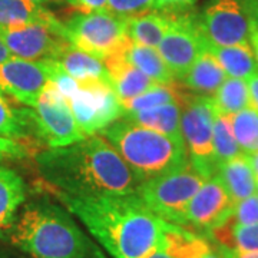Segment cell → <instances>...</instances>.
<instances>
[{"mask_svg": "<svg viewBox=\"0 0 258 258\" xmlns=\"http://www.w3.org/2000/svg\"><path fill=\"white\" fill-rule=\"evenodd\" d=\"M172 15H165L154 10H148L137 16L125 19L126 35L129 40L144 46L158 49L162 37L171 25Z\"/></svg>", "mask_w": 258, "mask_h": 258, "instance_id": "obj_23", "label": "cell"}, {"mask_svg": "<svg viewBox=\"0 0 258 258\" xmlns=\"http://www.w3.org/2000/svg\"><path fill=\"white\" fill-rule=\"evenodd\" d=\"M66 101L85 137L96 135V132L99 134L102 129L123 118L119 98L108 83H79Z\"/></svg>", "mask_w": 258, "mask_h": 258, "instance_id": "obj_8", "label": "cell"}, {"mask_svg": "<svg viewBox=\"0 0 258 258\" xmlns=\"http://www.w3.org/2000/svg\"><path fill=\"white\" fill-rule=\"evenodd\" d=\"M36 135L47 148H60L86 138L75 119L72 109L63 95L52 85L40 95L30 108Z\"/></svg>", "mask_w": 258, "mask_h": 258, "instance_id": "obj_9", "label": "cell"}, {"mask_svg": "<svg viewBox=\"0 0 258 258\" xmlns=\"http://www.w3.org/2000/svg\"><path fill=\"white\" fill-rule=\"evenodd\" d=\"M211 101L215 111L228 116L248 108L251 106V98L247 81L227 76L211 96Z\"/></svg>", "mask_w": 258, "mask_h": 258, "instance_id": "obj_28", "label": "cell"}, {"mask_svg": "<svg viewBox=\"0 0 258 258\" xmlns=\"http://www.w3.org/2000/svg\"><path fill=\"white\" fill-rule=\"evenodd\" d=\"M247 158H248L249 164H251L252 169H254V174H255V176L258 178V151L257 152H254V154L247 155Z\"/></svg>", "mask_w": 258, "mask_h": 258, "instance_id": "obj_42", "label": "cell"}, {"mask_svg": "<svg viewBox=\"0 0 258 258\" xmlns=\"http://www.w3.org/2000/svg\"><path fill=\"white\" fill-rule=\"evenodd\" d=\"M46 23L59 26L62 22L52 12L33 0H0V26Z\"/></svg>", "mask_w": 258, "mask_h": 258, "instance_id": "obj_24", "label": "cell"}, {"mask_svg": "<svg viewBox=\"0 0 258 258\" xmlns=\"http://www.w3.org/2000/svg\"><path fill=\"white\" fill-rule=\"evenodd\" d=\"M64 2L81 12L106 9V3H108V0H64Z\"/></svg>", "mask_w": 258, "mask_h": 258, "instance_id": "obj_36", "label": "cell"}, {"mask_svg": "<svg viewBox=\"0 0 258 258\" xmlns=\"http://www.w3.org/2000/svg\"><path fill=\"white\" fill-rule=\"evenodd\" d=\"M207 179L188 161L172 171L142 181L135 194L159 218L184 227L185 208Z\"/></svg>", "mask_w": 258, "mask_h": 258, "instance_id": "obj_5", "label": "cell"}, {"mask_svg": "<svg viewBox=\"0 0 258 258\" xmlns=\"http://www.w3.org/2000/svg\"><path fill=\"white\" fill-rule=\"evenodd\" d=\"M36 161L42 176L56 191L75 197L126 195L142 182L102 135L49 148Z\"/></svg>", "mask_w": 258, "mask_h": 258, "instance_id": "obj_2", "label": "cell"}, {"mask_svg": "<svg viewBox=\"0 0 258 258\" xmlns=\"http://www.w3.org/2000/svg\"><path fill=\"white\" fill-rule=\"evenodd\" d=\"M212 145H214V157L218 165L225 161H230L232 158L242 155L232 131L231 118L228 115H222L217 111L214 113Z\"/></svg>", "mask_w": 258, "mask_h": 258, "instance_id": "obj_30", "label": "cell"}, {"mask_svg": "<svg viewBox=\"0 0 258 258\" xmlns=\"http://www.w3.org/2000/svg\"><path fill=\"white\" fill-rule=\"evenodd\" d=\"M63 26L66 40L72 46L101 60L123 52L131 43L125 19L108 9L79 10Z\"/></svg>", "mask_w": 258, "mask_h": 258, "instance_id": "obj_6", "label": "cell"}, {"mask_svg": "<svg viewBox=\"0 0 258 258\" xmlns=\"http://www.w3.org/2000/svg\"><path fill=\"white\" fill-rule=\"evenodd\" d=\"M234 203L218 175L210 176L197 191L184 212V227L210 232L230 217Z\"/></svg>", "mask_w": 258, "mask_h": 258, "instance_id": "obj_14", "label": "cell"}, {"mask_svg": "<svg viewBox=\"0 0 258 258\" xmlns=\"http://www.w3.org/2000/svg\"><path fill=\"white\" fill-rule=\"evenodd\" d=\"M9 57H12V53L9 52V49L5 46V43L2 42V39H0V63L5 62V60H8Z\"/></svg>", "mask_w": 258, "mask_h": 258, "instance_id": "obj_43", "label": "cell"}, {"mask_svg": "<svg viewBox=\"0 0 258 258\" xmlns=\"http://www.w3.org/2000/svg\"><path fill=\"white\" fill-rule=\"evenodd\" d=\"M186 93L179 91V88L175 83H157L154 88H151L147 92L141 93L138 96L126 99V101H120V105L123 108V115L128 112L135 111H145L151 109L159 105H165V103H172V102H179L184 103Z\"/></svg>", "mask_w": 258, "mask_h": 258, "instance_id": "obj_29", "label": "cell"}, {"mask_svg": "<svg viewBox=\"0 0 258 258\" xmlns=\"http://www.w3.org/2000/svg\"><path fill=\"white\" fill-rule=\"evenodd\" d=\"M8 235L30 258H106L71 212L49 201L23 204Z\"/></svg>", "mask_w": 258, "mask_h": 258, "instance_id": "obj_3", "label": "cell"}, {"mask_svg": "<svg viewBox=\"0 0 258 258\" xmlns=\"http://www.w3.org/2000/svg\"><path fill=\"white\" fill-rule=\"evenodd\" d=\"M129 63L138 68L141 72L149 76L158 83H175V78L169 68L166 66L165 60L159 55L155 47L144 46L131 42L126 49L122 52Z\"/></svg>", "mask_w": 258, "mask_h": 258, "instance_id": "obj_25", "label": "cell"}, {"mask_svg": "<svg viewBox=\"0 0 258 258\" xmlns=\"http://www.w3.org/2000/svg\"><path fill=\"white\" fill-rule=\"evenodd\" d=\"M231 125L241 152L249 155L258 151V111L248 106L231 115Z\"/></svg>", "mask_w": 258, "mask_h": 258, "instance_id": "obj_31", "label": "cell"}, {"mask_svg": "<svg viewBox=\"0 0 258 258\" xmlns=\"http://www.w3.org/2000/svg\"><path fill=\"white\" fill-rule=\"evenodd\" d=\"M203 50L204 37L198 29L197 16L189 12L172 15L171 25L158 46V52L175 81H182Z\"/></svg>", "mask_w": 258, "mask_h": 258, "instance_id": "obj_12", "label": "cell"}, {"mask_svg": "<svg viewBox=\"0 0 258 258\" xmlns=\"http://www.w3.org/2000/svg\"><path fill=\"white\" fill-rule=\"evenodd\" d=\"M207 43L217 46L249 45V19L240 0H208L197 16Z\"/></svg>", "mask_w": 258, "mask_h": 258, "instance_id": "obj_10", "label": "cell"}, {"mask_svg": "<svg viewBox=\"0 0 258 258\" xmlns=\"http://www.w3.org/2000/svg\"><path fill=\"white\" fill-rule=\"evenodd\" d=\"M210 237L218 247L238 251H258V222L232 224L224 221L210 232Z\"/></svg>", "mask_w": 258, "mask_h": 258, "instance_id": "obj_27", "label": "cell"}, {"mask_svg": "<svg viewBox=\"0 0 258 258\" xmlns=\"http://www.w3.org/2000/svg\"><path fill=\"white\" fill-rule=\"evenodd\" d=\"M26 201V184L9 166L0 165V237L9 232L19 210Z\"/></svg>", "mask_w": 258, "mask_h": 258, "instance_id": "obj_18", "label": "cell"}, {"mask_svg": "<svg viewBox=\"0 0 258 258\" xmlns=\"http://www.w3.org/2000/svg\"><path fill=\"white\" fill-rule=\"evenodd\" d=\"M249 45L252 47V52H254L255 60L258 63V28L252 26V25H251V29H249Z\"/></svg>", "mask_w": 258, "mask_h": 258, "instance_id": "obj_40", "label": "cell"}, {"mask_svg": "<svg viewBox=\"0 0 258 258\" xmlns=\"http://www.w3.org/2000/svg\"><path fill=\"white\" fill-rule=\"evenodd\" d=\"M249 19V23L258 28V0H240Z\"/></svg>", "mask_w": 258, "mask_h": 258, "instance_id": "obj_37", "label": "cell"}, {"mask_svg": "<svg viewBox=\"0 0 258 258\" xmlns=\"http://www.w3.org/2000/svg\"><path fill=\"white\" fill-rule=\"evenodd\" d=\"M50 85L46 60H28L12 56L0 63V92L33 108Z\"/></svg>", "mask_w": 258, "mask_h": 258, "instance_id": "obj_13", "label": "cell"}, {"mask_svg": "<svg viewBox=\"0 0 258 258\" xmlns=\"http://www.w3.org/2000/svg\"><path fill=\"white\" fill-rule=\"evenodd\" d=\"M181 116H182V103L179 102L159 105L145 111L128 112L123 115L125 119L131 120L137 125L158 131L171 138L184 141L181 131Z\"/></svg>", "mask_w": 258, "mask_h": 258, "instance_id": "obj_20", "label": "cell"}, {"mask_svg": "<svg viewBox=\"0 0 258 258\" xmlns=\"http://www.w3.org/2000/svg\"><path fill=\"white\" fill-rule=\"evenodd\" d=\"M217 175L234 204L257 192V176L248 158L244 154L220 164L217 168Z\"/></svg>", "mask_w": 258, "mask_h": 258, "instance_id": "obj_17", "label": "cell"}, {"mask_svg": "<svg viewBox=\"0 0 258 258\" xmlns=\"http://www.w3.org/2000/svg\"><path fill=\"white\" fill-rule=\"evenodd\" d=\"M33 2H36V3H39V5H46V3L52 2V0H33Z\"/></svg>", "mask_w": 258, "mask_h": 258, "instance_id": "obj_45", "label": "cell"}, {"mask_svg": "<svg viewBox=\"0 0 258 258\" xmlns=\"http://www.w3.org/2000/svg\"><path fill=\"white\" fill-rule=\"evenodd\" d=\"M214 113L211 96L186 93L181 116L182 138L189 162L205 178L215 175L218 168L212 145Z\"/></svg>", "mask_w": 258, "mask_h": 258, "instance_id": "obj_7", "label": "cell"}, {"mask_svg": "<svg viewBox=\"0 0 258 258\" xmlns=\"http://www.w3.org/2000/svg\"><path fill=\"white\" fill-rule=\"evenodd\" d=\"M247 85H248L249 98H251V106L258 111V72L247 79Z\"/></svg>", "mask_w": 258, "mask_h": 258, "instance_id": "obj_39", "label": "cell"}, {"mask_svg": "<svg viewBox=\"0 0 258 258\" xmlns=\"http://www.w3.org/2000/svg\"><path fill=\"white\" fill-rule=\"evenodd\" d=\"M198 0H152L151 10L165 15L188 13Z\"/></svg>", "mask_w": 258, "mask_h": 258, "instance_id": "obj_34", "label": "cell"}, {"mask_svg": "<svg viewBox=\"0 0 258 258\" xmlns=\"http://www.w3.org/2000/svg\"><path fill=\"white\" fill-rule=\"evenodd\" d=\"M56 60L66 74L79 83L103 82L109 85V75L103 60L72 46L71 43L64 47Z\"/></svg>", "mask_w": 258, "mask_h": 258, "instance_id": "obj_19", "label": "cell"}, {"mask_svg": "<svg viewBox=\"0 0 258 258\" xmlns=\"http://www.w3.org/2000/svg\"><path fill=\"white\" fill-rule=\"evenodd\" d=\"M103 63L109 75V85L119 101L132 99L149 91L158 83L141 72L138 68L129 63L122 52L106 57Z\"/></svg>", "mask_w": 258, "mask_h": 258, "instance_id": "obj_15", "label": "cell"}, {"mask_svg": "<svg viewBox=\"0 0 258 258\" xmlns=\"http://www.w3.org/2000/svg\"><path fill=\"white\" fill-rule=\"evenodd\" d=\"M198 258H224L222 257L221 251L218 249V247L217 248H214L211 244L207 247V248L204 249L203 252L200 254V257Z\"/></svg>", "mask_w": 258, "mask_h": 258, "instance_id": "obj_41", "label": "cell"}, {"mask_svg": "<svg viewBox=\"0 0 258 258\" xmlns=\"http://www.w3.org/2000/svg\"><path fill=\"white\" fill-rule=\"evenodd\" d=\"M232 224H255L258 222V194L234 204L230 217L225 220Z\"/></svg>", "mask_w": 258, "mask_h": 258, "instance_id": "obj_32", "label": "cell"}, {"mask_svg": "<svg viewBox=\"0 0 258 258\" xmlns=\"http://www.w3.org/2000/svg\"><path fill=\"white\" fill-rule=\"evenodd\" d=\"M257 194H258V178H257Z\"/></svg>", "mask_w": 258, "mask_h": 258, "instance_id": "obj_46", "label": "cell"}, {"mask_svg": "<svg viewBox=\"0 0 258 258\" xmlns=\"http://www.w3.org/2000/svg\"><path fill=\"white\" fill-rule=\"evenodd\" d=\"M204 47L217 59L224 72L230 78L247 81L258 72V63L251 45L217 46L204 40Z\"/></svg>", "mask_w": 258, "mask_h": 258, "instance_id": "obj_22", "label": "cell"}, {"mask_svg": "<svg viewBox=\"0 0 258 258\" xmlns=\"http://www.w3.org/2000/svg\"><path fill=\"white\" fill-rule=\"evenodd\" d=\"M208 245L210 242L203 237L168 222L157 247L142 258H198Z\"/></svg>", "mask_w": 258, "mask_h": 258, "instance_id": "obj_16", "label": "cell"}, {"mask_svg": "<svg viewBox=\"0 0 258 258\" xmlns=\"http://www.w3.org/2000/svg\"><path fill=\"white\" fill-rule=\"evenodd\" d=\"M0 258H25V257H18V255H13V254H2Z\"/></svg>", "mask_w": 258, "mask_h": 258, "instance_id": "obj_44", "label": "cell"}, {"mask_svg": "<svg viewBox=\"0 0 258 258\" xmlns=\"http://www.w3.org/2000/svg\"><path fill=\"white\" fill-rule=\"evenodd\" d=\"M36 135L29 108H18L0 92V137L25 141Z\"/></svg>", "mask_w": 258, "mask_h": 258, "instance_id": "obj_26", "label": "cell"}, {"mask_svg": "<svg viewBox=\"0 0 258 258\" xmlns=\"http://www.w3.org/2000/svg\"><path fill=\"white\" fill-rule=\"evenodd\" d=\"M56 197L112 258L145 257L157 247L168 224L135 192L75 197L56 191Z\"/></svg>", "mask_w": 258, "mask_h": 258, "instance_id": "obj_1", "label": "cell"}, {"mask_svg": "<svg viewBox=\"0 0 258 258\" xmlns=\"http://www.w3.org/2000/svg\"><path fill=\"white\" fill-rule=\"evenodd\" d=\"M0 39L12 56L28 60L57 59L69 45L64 36L63 22L59 26L46 23L0 26Z\"/></svg>", "mask_w": 258, "mask_h": 258, "instance_id": "obj_11", "label": "cell"}, {"mask_svg": "<svg viewBox=\"0 0 258 258\" xmlns=\"http://www.w3.org/2000/svg\"><path fill=\"white\" fill-rule=\"evenodd\" d=\"M141 181L161 175L189 161L184 141L120 118L99 132Z\"/></svg>", "mask_w": 258, "mask_h": 258, "instance_id": "obj_4", "label": "cell"}, {"mask_svg": "<svg viewBox=\"0 0 258 258\" xmlns=\"http://www.w3.org/2000/svg\"><path fill=\"white\" fill-rule=\"evenodd\" d=\"M28 155L29 149L25 147V142L0 137V162L22 159Z\"/></svg>", "mask_w": 258, "mask_h": 258, "instance_id": "obj_35", "label": "cell"}, {"mask_svg": "<svg viewBox=\"0 0 258 258\" xmlns=\"http://www.w3.org/2000/svg\"><path fill=\"white\" fill-rule=\"evenodd\" d=\"M224 258H258V251H238L218 247Z\"/></svg>", "mask_w": 258, "mask_h": 258, "instance_id": "obj_38", "label": "cell"}, {"mask_svg": "<svg viewBox=\"0 0 258 258\" xmlns=\"http://www.w3.org/2000/svg\"><path fill=\"white\" fill-rule=\"evenodd\" d=\"M225 79L227 74L224 72L221 64L204 47L201 55L197 57L181 82L189 92L212 96Z\"/></svg>", "mask_w": 258, "mask_h": 258, "instance_id": "obj_21", "label": "cell"}, {"mask_svg": "<svg viewBox=\"0 0 258 258\" xmlns=\"http://www.w3.org/2000/svg\"><path fill=\"white\" fill-rule=\"evenodd\" d=\"M151 3L152 0H108L106 9L126 19L151 10Z\"/></svg>", "mask_w": 258, "mask_h": 258, "instance_id": "obj_33", "label": "cell"}]
</instances>
